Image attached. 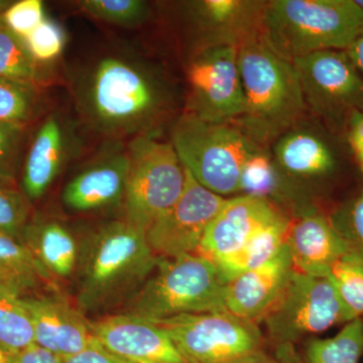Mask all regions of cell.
I'll return each mask as SVG.
<instances>
[{
    "instance_id": "obj_3",
    "label": "cell",
    "mask_w": 363,
    "mask_h": 363,
    "mask_svg": "<svg viewBox=\"0 0 363 363\" xmlns=\"http://www.w3.org/2000/svg\"><path fill=\"white\" fill-rule=\"evenodd\" d=\"M238 63L245 105L234 124L264 147L307 111L300 79L292 62L272 51L262 35L238 47Z\"/></svg>"
},
{
    "instance_id": "obj_6",
    "label": "cell",
    "mask_w": 363,
    "mask_h": 363,
    "mask_svg": "<svg viewBox=\"0 0 363 363\" xmlns=\"http://www.w3.org/2000/svg\"><path fill=\"white\" fill-rule=\"evenodd\" d=\"M172 145L184 168L215 194L240 193L243 167L264 147L234 123H215L186 113L172 133Z\"/></svg>"
},
{
    "instance_id": "obj_11",
    "label": "cell",
    "mask_w": 363,
    "mask_h": 363,
    "mask_svg": "<svg viewBox=\"0 0 363 363\" xmlns=\"http://www.w3.org/2000/svg\"><path fill=\"white\" fill-rule=\"evenodd\" d=\"M292 63L307 109L326 123L338 125L347 123L353 112H363V77L347 52H317Z\"/></svg>"
},
{
    "instance_id": "obj_30",
    "label": "cell",
    "mask_w": 363,
    "mask_h": 363,
    "mask_svg": "<svg viewBox=\"0 0 363 363\" xmlns=\"http://www.w3.org/2000/svg\"><path fill=\"white\" fill-rule=\"evenodd\" d=\"M35 85L0 77V121L23 125L35 111Z\"/></svg>"
},
{
    "instance_id": "obj_28",
    "label": "cell",
    "mask_w": 363,
    "mask_h": 363,
    "mask_svg": "<svg viewBox=\"0 0 363 363\" xmlns=\"http://www.w3.org/2000/svg\"><path fill=\"white\" fill-rule=\"evenodd\" d=\"M0 77L35 85L39 65L18 35L0 23Z\"/></svg>"
},
{
    "instance_id": "obj_4",
    "label": "cell",
    "mask_w": 363,
    "mask_h": 363,
    "mask_svg": "<svg viewBox=\"0 0 363 363\" xmlns=\"http://www.w3.org/2000/svg\"><path fill=\"white\" fill-rule=\"evenodd\" d=\"M362 32L363 13L355 0H271L262 37L293 62L317 52L345 51Z\"/></svg>"
},
{
    "instance_id": "obj_15",
    "label": "cell",
    "mask_w": 363,
    "mask_h": 363,
    "mask_svg": "<svg viewBox=\"0 0 363 363\" xmlns=\"http://www.w3.org/2000/svg\"><path fill=\"white\" fill-rule=\"evenodd\" d=\"M23 301L32 318L37 345L61 358L89 345L93 338L89 320L64 296H28Z\"/></svg>"
},
{
    "instance_id": "obj_31",
    "label": "cell",
    "mask_w": 363,
    "mask_h": 363,
    "mask_svg": "<svg viewBox=\"0 0 363 363\" xmlns=\"http://www.w3.org/2000/svg\"><path fill=\"white\" fill-rule=\"evenodd\" d=\"M79 6L98 20L125 26L142 23L149 11L147 2L142 0H83Z\"/></svg>"
},
{
    "instance_id": "obj_43",
    "label": "cell",
    "mask_w": 363,
    "mask_h": 363,
    "mask_svg": "<svg viewBox=\"0 0 363 363\" xmlns=\"http://www.w3.org/2000/svg\"><path fill=\"white\" fill-rule=\"evenodd\" d=\"M0 363H7V355L0 350Z\"/></svg>"
},
{
    "instance_id": "obj_10",
    "label": "cell",
    "mask_w": 363,
    "mask_h": 363,
    "mask_svg": "<svg viewBox=\"0 0 363 363\" xmlns=\"http://www.w3.org/2000/svg\"><path fill=\"white\" fill-rule=\"evenodd\" d=\"M187 111L202 121L235 123L245 112L238 48L199 50L187 67Z\"/></svg>"
},
{
    "instance_id": "obj_22",
    "label": "cell",
    "mask_w": 363,
    "mask_h": 363,
    "mask_svg": "<svg viewBox=\"0 0 363 363\" xmlns=\"http://www.w3.org/2000/svg\"><path fill=\"white\" fill-rule=\"evenodd\" d=\"M67 142L65 128L58 117L45 119L26 155L23 188L28 201H37L51 187L63 166Z\"/></svg>"
},
{
    "instance_id": "obj_1",
    "label": "cell",
    "mask_w": 363,
    "mask_h": 363,
    "mask_svg": "<svg viewBox=\"0 0 363 363\" xmlns=\"http://www.w3.org/2000/svg\"><path fill=\"white\" fill-rule=\"evenodd\" d=\"M157 259L145 231L124 219L100 224L79 241L77 307L84 314L123 307L150 278Z\"/></svg>"
},
{
    "instance_id": "obj_16",
    "label": "cell",
    "mask_w": 363,
    "mask_h": 363,
    "mask_svg": "<svg viewBox=\"0 0 363 363\" xmlns=\"http://www.w3.org/2000/svg\"><path fill=\"white\" fill-rule=\"evenodd\" d=\"M294 267L286 245L262 266L227 281L226 312L255 322L264 319L285 290Z\"/></svg>"
},
{
    "instance_id": "obj_34",
    "label": "cell",
    "mask_w": 363,
    "mask_h": 363,
    "mask_svg": "<svg viewBox=\"0 0 363 363\" xmlns=\"http://www.w3.org/2000/svg\"><path fill=\"white\" fill-rule=\"evenodd\" d=\"M26 48L39 62H50L58 58L66 44V35L56 21L45 20L23 40Z\"/></svg>"
},
{
    "instance_id": "obj_14",
    "label": "cell",
    "mask_w": 363,
    "mask_h": 363,
    "mask_svg": "<svg viewBox=\"0 0 363 363\" xmlns=\"http://www.w3.org/2000/svg\"><path fill=\"white\" fill-rule=\"evenodd\" d=\"M279 214L274 203L262 198L240 195L226 199L208 225L197 253L216 266L240 250L253 234Z\"/></svg>"
},
{
    "instance_id": "obj_7",
    "label": "cell",
    "mask_w": 363,
    "mask_h": 363,
    "mask_svg": "<svg viewBox=\"0 0 363 363\" xmlns=\"http://www.w3.org/2000/svg\"><path fill=\"white\" fill-rule=\"evenodd\" d=\"M128 152L130 173L121 205L123 219L147 233L181 197L186 169L172 143L149 135L135 136Z\"/></svg>"
},
{
    "instance_id": "obj_19",
    "label": "cell",
    "mask_w": 363,
    "mask_h": 363,
    "mask_svg": "<svg viewBox=\"0 0 363 363\" xmlns=\"http://www.w3.org/2000/svg\"><path fill=\"white\" fill-rule=\"evenodd\" d=\"M286 245L294 269L314 277H328L332 266L350 253L330 218L313 210L291 223Z\"/></svg>"
},
{
    "instance_id": "obj_39",
    "label": "cell",
    "mask_w": 363,
    "mask_h": 363,
    "mask_svg": "<svg viewBox=\"0 0 363 363\" xmlns=\"http://www.w3.org/2000/svg\"><path fill=\"white\" fill-rule=\"evenodd\" d=\"M347 125L348 140L363 174V112L351 113Z\"/></svg>"
},
{
    "instance_id": "obj_37",
    "label": "cell",
    "mask_w": 363,
    "mask_h": 363,
    "mask_svg": "<svg viewBox=\"0 0 363 363\" xmlns=\"http://www.w3.org/2000/svg\"><path fill=\"white\" fill-rule=\"evenodd\" d=\"M62 363H130L106 350L93 336L89 345L71 357L62 358Z\"/></svg>"
},
{
    "instance_id": "obj_13",
    "label": "cell",
    "mask_w": 363,
    "mask_h": 363,
    "mask_svg": "<svg viewBox=\"0 0 363 363\" xmlns=\"http://www.w3.org/2000/svg\"><path fill=\"white\" fill-rule=\"evenodd\" d=\"M92 335L106 350L130 363H188L159 325L117 313L90 321Z\"/></svg>"
},
{
    "instance_id": "obj_9",
    "label": "cell",
    "mask_w": 363,
    "mask_h": 363,
    "mask_svg": "<svg viewBox=\"0 0 363 363\" xmlns=\"http://www.w3.org/2000/svg\"><path fill=\"white\" fill-rule=\"evenodd\" d=\"M329 277H314L293 269L278 302L262 321L269 336L285 348L304 336L352 321Z\"/></svg>"
},
{
    "instance_id": "obj_2",
    "label": "cell",
    "mask_w": 363,
    "mask_h": 363,
    "mask_svg": "<svg viewBox=\"0 0 363 363\" xmlns=\"http://www.w3.org/2000/svg\"><path fill=\"white\" fill-rule=\"evenodd\" d=\"M77 86L81 113L92 128L112 138L143 135L166 106L160 79L140 62L124 57L98 60Z\"/></svg>"
},
{
    "instance_id": "obj_5",
    "label": "cell",
    "mask_w": 363,
    "mask_h": 363,
    "mask_svg": "<svg viewBox=\"0 0 363 363\" xmlns=\"http://www.w3.org/2000/svg\"><path fill=\"white\" fill-rule=\"evenodd\" d=\"M224 289L225 281L217 267L198 253L159 257L155 271L121 312L150 321L223 312Z\"/></svg>"
},
{
    "instance_id": "obj_35",
    "label": "cell",
    "mask_w": 363,
    "mask_h": 363,
    "mask_svg": "<svg viewBox=\"0 0 363 363\" xmlns=\"http://www.w3.org/2000/svg\"><path fill=\"white\" fill-rule=\"evenodd\" d=\"M44 21V4L40 0L13 2L2 16L4 25L23 40Z\"/></svg>"
},
{
    "instance_id": "obj_24",
    "label": "cell",
    "mask_w": 363,
    "mask_h": 363,
    "mask_svg": "<svg viewBox=\"0 0 363 363\" xmlns=\"http://www.w3.org/2000/svg\"><path fill=\"white\" fill-rule=\"evenodd\" d=\"M43 284L54 285L23 243L0 233V289L28 297Z\"/></svg>"
},
{
    "instance_id": "obj_8",
    "label": "cell",
    "mask_w": 363,
    "mask_h": 363,
    "mask_svg": "<svg viewBox=\"0 0 363 363\" xmlns=\"http://www.w3.org/2000/svg\"><path fill=\"white\" fill-rule=\"evenodd\" d=\"M152 322L167 332L188 363H245L267 354L257 323L229 312L184 314Z\"/></svg>"
},
{
    "instance_id": "obj_36",
    "label": "cell",
    "mask_w": 363,
    "mask_h": 363,
    "mask_svg": "<svg viewBox=\"0 0 363 363\" xmlns=\"http://www.w3.org/2000/svg\"><path fill=\"white\" fill-rule=\"evenodd\" d=\"M23 125L0 121V186L11 188L18 168Z\"/></svg>"
},
{
    "instance_id": "obj_27",
    "label": "cell",
    "mask_w": 363,
    "mask_h": 363,
    "mask_svg": "<svg viewBox=\"0 0 363 363\" xmlns=\"http://www.w3.org/2000/svg\"><path fill=\"white\" fill-rule=\"evenodd\" d=\"M289 181L290 179L281 173L272 155L262 149L243 167L240 192L271 201L269 198L285 194Z\"/></svg>"
},
{
    "instance_id": "obj_18",
    "label": "cell",
    "mask_w": 363,
    "mask_h": 363,
    "mask_svg": "<svg viewBox=\"0 0 363 363\" xmlns=\"http://www.w3.org/2000/svg\"><path fill=\"white\" fill-rule=\"evenodd\" d=\"M130 173L128 150L105 155L68 182L62 202L78 213L96 212L123 205Z\"/></svg>"
},
{
    "instance_id": "obj_41",
    "label": "cell",
    "mask_w": 363,
    "mask_h": 363,
    "mask_svg": "<svg viewBox=\"0 0 363 363\" xmlns=\"http://www.w3.org/2000/svg\"><path fill=\"white\" fill-rule=\"evenodd\" d=\"M245 363H290L288 362H285V360L281 359H274V358L269 357V355L266 354L264 357L255 358V359L250 360V362H245Z\"/></svg>"
},
{
    "instance_id": "obj_40",
    "label": "cell",
    "mask_w": 363,
    "mask_h": 363,
    "mask_svg": "<svg viewBox=\"0 0 363 363\" xmlns=\"http://www.w3.org/2000/svg\"><path fill=\"white\" fill-rule=\"evenodd\" d=\"M345 52L363 77V32L353 40L352 44L345 50Z\"/></svg>"
},
{
    "instance_id": "obj_12",
    "label": "cell",
    "mask_w": 363,
    "mask_h": 363,
    "mask_svg": "<svg viewBox=\"0 0 363 363\" xmlns=\"http://www.w3.org/2000/svg\"><path fill=\"white\" fill-rule=\"evenodd\" d=\"M225 200L203 187L186 171L181 197L147 229V240L152 252L157 257L197 253L208 225Z\"/></svg>"
},
{
    "instance_id": "obj_33",
    "label": "cell",
    "mask_w": 363,
    "mask_h": 363,
    "mask_svg": "<svg viewBox=\"0 0 363 363\" xmlns=\"http://www.w3.org/2000/svg\"><path fill=\"white\" fill-rule=\"evenodd\" d=\"M330 220L345 241L348 255L363 262V192L336 211Z\"/></svg>"
},
{
    "instance_id": "obj_20",
    "label": "cell",
    "mask_w": 363,
    "mask_h": 363,
    "mask_svg": "<svg viewBox=\"0 0 363 363\" xmlns=\"http://www.w3.org/2000/svg\"><path fill=\"white\" fill-rule=\"evenodd\" d=\"M272 156L290 180L322 178L336 167L333 150L321 136L295 126L276 140Z\"/></svg>"
},
{
    "instance_id": "obj_25",
    "label": "cell",
    "mask_w": 363,
    "mask_h": 363,
    "mask_svg": "<svg viewBox=\"0 0 363 363\" xmlns=\"http://www.w3.org/2000/svg\"><path fill=\"white\" fill-rule=\"evenodd\" d=\"M363 355V319L352 320L331 338H311L306 363H359Z\"/></svg>"
},
{
    "instance_id": "obj_32",
    "label": "cell",
    "mask_w": 363,
    "mask_h": 363,
    "mask_svg": "<svg viewBox=\"0 0 363 363\" xmlns=\"http://www.w3.org/2000/svg\"><path fill=\"white\" fill-rule=\"evenodd\" d=\"M28 217L30 201L26 195L13 188L0 186V233L21 242L30 223Z\"/></svg>"
},
{
    "instance_id": "obj_21",
    "label": "cell",
    "mask_w": 363,
    "mask_h": 363,
    "mask_svg": "<svg viewBox=\"0 0 363 363\" xmlns=\"http://www.w3.org/2000/svg\"><path fill=\"white\" fill-rule=\"evenodd\" d=\"M21 242L32 252L52 283L75 274L79 242L70 229L56 219L30 222Z\"/></svg>"
},
{
    "instance_id": "obj_17",
    "label": "cell",
    "mask_w": 363,
    "mask_h": 363,
    "mask_svg": "<svg viewBox=\"0 0 363 363\" xmlns=\"http://www.w3.org/2000/svg\"><path fill=\"white\" fill-rule=\"evenodd\" d=\"M267 1L201 0L190 4V13L203 38L202 47H240L260 37Z\"/></svg>"
},
{
    "instance_id": "obj_23",
    "label": "cell",
    "mask_w": 363,
    "mask_h": 363,
    "mask_svg": "<svg viewBox=\"0 0 363 363\" xmlns=\"http://www.w3.org/2000/svg\"><path fill=\"white\" fill-rule=\"evenodd\" d=\"M291 221L283 213L259 228L240 250L216 264L223 281L262 266L286 245Z\"/></svg>"
},
{
    "instance_id": "obj_44",
    "label": "cell",
    "mask_w": 363,
    "mask_h": 363,
    "mask_svg": "<svg viewBox=\"0 0 363 363\" xmlns=\"http://www.w3.org/2000/svg\"><path fill=\"white\" fill-rule=\"evenodd\" d=\"M355 4H357L358 7H359V9H362V11L363 13V0H355Z\"/></svg>"
},
{
    "instance_id": "obj_42",
    "label": "cell",
    "mask_w": 363,
    "mask_h": 363,
    "mask_svg": "<svg viewBox=\"0 0 363 363\" xmlns=\"http://www.w3.org/2000/svg\"><path fill=\"white\" fill-rule=\"evenodd\" d=\"M13 4V1H9V0H0V23H2V16H4V11L9 9V6Z\"/></svg>"
},
{
    "instance_id": "obj_29",
    "label": "cell",
    "mask_w": 363,
    "mask_h": 363,
    "mask_svg": "<svg viewBox=\"0 0 363 363\" xmlns=\"http://www.w3.org/2000/svg\"><path fill=\"white\" fill-rule=\"evenodd\" d=\"M328 277L353 319H363V262L345 255L332 266Z\"/></svg>"
},
{
    "instance_id": "obj_26",
    "label": "cell",
    "mask_w": 363,
    "mask_h": 363,
    "mask_svg": "<svg viewBox=\"0 0 363 363\" xmlns=\"http://www.w3.org/2000/svg\"><path fill=\"white\" fill-rule=\"evenodd\" d=\"M33 344L32 318L23 298L0 289V350L9 357Z\"/></svg>"
},
{
    "instance_id": "obj_38",
    "label": "cell",
    "mask_w": 363,
    "mask_h": 363,
    "mask_svg": "<svg viewBox=\"0 0 363 363\" xmlns=\"http://www.w3.org/2000/svg\"><path fill=\"white\" fill-rule=\"evenodd\" d=\"M7 363H62V358L35 343L7 357Z\"/></svg>"
}]
</instances>
